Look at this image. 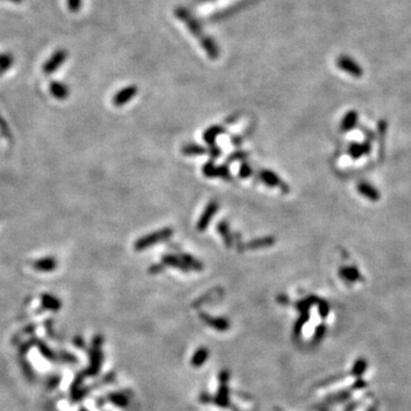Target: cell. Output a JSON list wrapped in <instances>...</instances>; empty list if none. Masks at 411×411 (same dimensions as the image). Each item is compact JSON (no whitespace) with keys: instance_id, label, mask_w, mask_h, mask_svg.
I'll return each mask as SVG.
<instances>
[{"instance_id":"cell-19","label":"cell","mask_w":411,"mask_h":411,"mask_svg":"<svg viewBox=\"0 0 411 411\" xmlns=\"http://www.w3.org/2000/svg\"><path fill=\"white\" fill-rule=\"evenodd\" d=\"M369 149H366V145H361V144H352L351 148H350V153L353 158H360L361 155L368 152Z\"/></svg>"},{"instance_id":"cell-18","label":"cell","mask_w":411,"mask_h":411,"mask_svg":"<svg viewBox=\"0 0 411 411\" xmlns=\"http://www.w3.org/2000/svg\"><path fill=\"white\" fill-rule=\"evenodd\" d=\"M13 64L12 56L8 54L0 55V75H3L4 72H6Z\"/></svg>"},{"instance_id":"cell-4","label":"cell","mask_w":411,"mask_h":411,"mask_svg":"<svg viewBox=\"0 0 411 411\" xmlns=\"http://www.w3.org/2000/svg\"><path fill=\"white\" fill-rule=\"evenodd\" d=\"M217 210H218V202L216 200H211L205 208L204 212H202L199 218V221H198L196 230L199 232H205L207 230L208 225L210 224L212 217L216 215Z\"/></svg>"},{"instance_id":"cell-8","label":"cell","mask_w":411,"mask_h":411,"mask_svg":"<svg viewBox=\"0 0 411 411\" xmlns=\"http://www.w3.org/2000/svg\"><path fill=\"white\" fill-rule=\"evenodd\" d=\"M163 264L165 265V266L178 269V270H181V271H184V272L190 271L189 266L185 264V262L182 259V257L175 256V255H165V256L163 257Z\"/></svg>"},{"instance_id":"cell-14","label":"cell","mask_w":411,"mask_h":411,"mask_svg":"<svg viewBox=\"0 0 411 411\" xmlns=\"http://www.w3.org/2000/svg\"><path fill=\"white\" fill-rule=\"evenodd\" d=\"M56 259L51 258V257H47V258H41L39 261H35L33 263V267L39 270V271H50V270H53L56 267Z\"/></svg>"},{"instance_id":"cell-2","label":"cell","mask_w":411,"mask_h":411,"mask_svg":"<svg viewBox=\"0 0 411 411\" xmlns=\"http://www.w3.org/2000/svg\"><path fill=\"white\" fill-rule=\"evenodd\" d=\"M225 129L221 126H211L207 129L204 133V139L205 142L208 144L210 151V155L212 159H217L218 157H221V150L216 147V137L218 135L224 134Z\"/></svg>"},{"instance_id":"cell-9","label":"cell","mask_w":411,"mask_h":411,"mask_svg":"<svg viewBox=\"0 0 411 411\" xmlns=\"http://www.w3.org/2000/svg\"><path fill=\"white\" fill-rule=\"evenodd\" d=\"M49 92L57 100H65L70 94L69 87L60 81H51L49 85Z\"/></svg>"},{"instance_id":"cell-17","label":"cell","mask_w":411,"mask_h":411,"mask_svg":"<svg viewBox=\"0 0 411 411\" xmlns=\"http://www.w3.org/2000/svg\"><path fill=\"white\" fill-rule=\"evenodd\" d=\"M181 257L185 262L187 266H189L190 270H194V271H201V270L204 269V265H202V263L198 261V259L194 258L193 256H191V255L183 254V255H181Z\"/></svg>"},{"instance_id":"cell-7","label":"cell","mask_w":411,"mask_h":411,"mask_svg":"<svg viewBox=\"0 0 411 411\" xmlns=\"http://www.w3.org/2000/svg\"><path fill=\"white\" fill-rule=\"evenodd\" d=\"M136 94H137V88L135 86L124 87L113 96V104L116 106H122L131 101Z\"/></svg>"},{"instance_id":"cell-16","label":"cell","mask_w":411,"mask_h":411,"mask_svg":"<svg viewBox=\"0 0 411 411\" xmlns=\"http://www.w3.org/2000/svg\"><path fill=\"white\" fill-rule=\"evenodd\" d=\"M182 153L184 155H200L207 153V150L198 144H186L182 148Z\"/></svg>"},{"instance_id":"cell-20","label":"cell","mask_w":411,"mask_h":411,"mask_svg":"<svg viewBox=\"0 0 411 411\" xmlns=\"http://www.w3.org/2000/svg\"><path fill=\"white\" fill-rule=\"evenodd\" d=\"M202 171H204L206 177H217V167L212 161H208L202 168Z\"/></svg>"},{"instance_id":"cell-11","label":"cell","mask_w":411,"mask_h":411,"mask_svg":"<svg viewBox=\"0 0 411 411\" xmlns=\"http://www.w3.org/2000/svg\"><path fill=\"white\" fill-rule=\"evenodd\" d=\"M358 190L360 192V194H362L363 196L368 198V199H370L372 201H377L379 199V192L376 189V187H373L372 185L365 183V182H362L358 185Z\"/></svg>"},{"instance_id":"cell-3","label":"cell","mask_w":411,"mask_h":411,"mask_svg":"<svg viewBox=\"0 0 411 411\" xmlns=\"http://www.w3.org/2000/svg\"><path fill=\"white\" fill-rule=\"evenodd\" d=\"M67 59V51L64 49H59L53 53L48 60L45 62L43 71L45 75H51L56 70H59Z\"/></svg>"},{"instance_id":"cell-21","label":"cell","mask_w":411,"mask_h":411,"mask_svg":"<svg viewBox=\"0 0 411 411\" xmlns=\"http://www.w3.org/2000/svg\"><path fill=\"white\" fill-rule=\"evenodd\" d=\"M217 177H221L223 180H231L230 169H228L226 165H222L220 167H217Z\"/></svg>"},{"instance_id":"cell-27","label":"cell","mask_w":411,"mask_h":411,"mask_svg":"<svg viewBox=\"0 0 411 411\" xmlns=\"http://www.w3.org/2000/svg\"><path fill=\"white\" fill-rule=\"evenodd\" d=\"M368 411H376V408H374V407H372V408H370V409H369Z\"/></svg>"},{"instance_id":"cell-26","label":"cell","mask_w":411,"mask_h":411,"mask_svg":"<svg viewBox=\"0 0 411 411\" xmlns=\"http://www.w3.org/2000/svg\"><path fill=\"white\" fill-rule=\"evenodd\" d=\"M164 267H165V265L163 263H161V264H153V265H151V266H150L149 271L151 273H153V274H157V273L163 271Z\"/></svg>"},{"instance_id":"cell-10","label":"cell","mask_w":411,"mask_h":411,"mask_svg":"<svg viewBox=\"0 0 411 411\" xmlns=\"http://www.w3.org/2000/svg\"><path fill=\"white\" fill-rule=\"evenodd\" d=\"M275 243V239L273 237H265L259 239H254V240L249 241L244 244V248L249 249V251H255V249H262L272 246Z\"/></svg>"},{"instance_id":"cell-13","label":"cell","mask_w":411,"mask_h":411,"mask_svg":"<svg viewBox=\"0 0 411 411\" xmlns=\"http://www.w3.org/2000/svg\"><path fill=\"white\" fill-rule=\"evenodd\" d=\"M356 123H358V113L355 111H350L345 114L344 118H343L341 128L343 132L351 131Z\"/></svg>"},{"instance_id":"cell-1","label":"cell","mask_w":411,"mask_h":411,"mask_svg":"<svg viewBox=\"0 0 411 411\" xmlns=\"http://www.w3.org/2000/svg\"><path fill=\"white\" fill-rule=\"evenodd\" d=\"M173 233H174V231L171 230L170 227H165V228H161V230H159V231L147 234V236L139 238L138 240L134 243L135 251L142 252V251H145V249L150 248L151 246H153V244H155V243L168 240V239L173 236Z\"/></svg>"},{"instance_id":"cell-23","label":"cell","mask_w":411,"mask_h":411,"mask_svg":"<svg viewBox=\"0 0 411 411\" xmlns=\"http://www.w3.org/2000/svg\"><path fill=\"white\" fill-rule=\"evenodd\" d=\"M82 5V0H67V8L71 13L79 12Z\"/></svg>"},{"instance_id":"cell-6","label":"cell","mask_w":411,"mask_h":411,"mask_svg":"<svg viewBox=\"0 0 411 411\" xmlns=\"http://www.w3.org/2000/svg\"><path fill=\"white\" fill-rule=\"evenodd\" d=\"M259 177L263 181V183L266 184L270 187H280L281 191L283 192V193H288L290 191V187L280 180L279 176L273 173L271 170H261V173H259Z\"/></svg>"},{"instance_id":"cell-28","label":"cell","mask_w":411,"mask_h":411,"mask_svg":"<svg viewBox=\"0 0 411 411\" xmlns=\"http://www.w3.org/2000/svg\"><path fill=\"white\" fill-rule=\"evenodd\" d=\"M10 2H15V3H19V2H21V0H10Z\"/></svg>"},{"instance_id":"cell-24","label":"cell","mask_w":411,"mask_h":411,"mask_svg":"<svg viewBox=\"0 0 411 411\" xmlns=\"http://www.w3.org/2000/svg\"><path fill=\"white\" fill-rule=\"evenodd\" d=\"M247 157H248V153L244 152V151H237V152H234V153H232L231 155H228L227 163H232V161L246 159Z\"/></svg>"},{"instance_id":"cell-15","label":"cell","mask_w":411,"mask_h":411,"mask_svg":"<svg viewBox=\"0 0 411 411\" xmlns=\"http://www.w3.org/2000/svg\"><path fill=\"white\" fill-rule=\"evenodd\" d=\"M339 275L344 280L351 281V282H353V281H358L359 279L361 278L360 272L358 271V269L352 267V266L342 267L341 271H339Z\"/></svg>"},{"instance_id":"cell-22","label":"cell","mask_w":411,"mask_h":411,"mask_svg":"<svg viewBox=\"0 0 411 411\" xmlns=\"http://www.w3.org/2000/svg\"><path fill=\"white\" fill-rule=\"evenodd\" d=\"M252 174H253V169L251 166L246 163H243L241 165L240 170H239V176H240L241 178H248V177H251Z\"/></svg>"},{"instance_id":"cell-25","label":"cell","mask_w":411,"mask_h":411,"mask_svg":"<svg viewBox=\"0 0 411 411\" xmlns=\"http://www.w3.org/2000/svg\"><path fill=\"white\" fill-rule=\"evenodd\" d=\"M366 369H367V362L361 359V360H359L355 363V367H354V369H353V372L356 373L359 376V374H361L363 371L366 370Z\"/></svg>"},{"instance_id":"cell-5","label":"cell","mask_w":411,"mask_h":411,"mask_svg":"<svg viewBox=\"0 0 411 411\" xmlns=\"http://www.w3.org/2000/svg\"><path fill=\"white\" fill-rule=\"evenodd\" d=\"M337 66L339 67L341 70L347 72V74L351 75L352 77L360 78L363 75L362 67L359 65L354 60L351 59V57H348V56H345V55H342L338 57Z\"/></svg>"},{"instance_id":"cell-12","label":"cell","mask_w":411,"mask_h":411,"mask_svg":"<svg viewBox=\"0 0 411 411\" xmlns=\"http://www.w3.org/2000/svg\"><path fill=\"white\" fill-rule=\"evenodd\" d=\"M217 231L221 234L223 240H224L226 247L231 248L233 246V237L230 232V227H228L227 223L225 221H222L217 224Z\"/></svg>"}]
</instances>
